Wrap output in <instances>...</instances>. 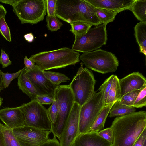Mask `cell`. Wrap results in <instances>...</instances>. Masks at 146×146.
<instances>
[{
	"mask_svg": "<svg viewBox=\"0 0 146 146\" xmlns=\"http://www.w3.org/2000/svg\"><path fill=\"white\" fill-rule=\"evenodd\" d=\"M110 127L113 135L111 146H133L146 129V112L141 111L118 116Z\"/></svg>",
	"mask_w": 146,
	"mask_h": 146,
	"instance_id": "obj_1",
	"label": "cell"
},
{
	"mask_svg": "<svg viewBox=\"0 0 146 146\" xmlns=\"http://www.w3.org/2000/svg\"><path fill=\"white\" fill-rule=\"evenodd\" d=\"M56 16L70 24L75 21L95 26L101 24L96 8L85 0H57Z\"/></svg>",
	"mask_w": 146,
	"mask_h": 146,
	"instance_id": "obj_2",
	"label": "cell"
},
{
	"mask_svg": "<svg viewBox=\"0 0 146 146\" xmlns=\"http://www.w3.org/2000/svg\"><path fill=\"white\" fill-rule=\"evenodd\" d=\"M80 56L79 52L68 47H64L52 51L39 52L31 55L29 59L44 71L75 65L80 62Z\"/></svg>",
	"mask_w": 146,
	"mask_h": 146,
	"instance_id": "obj_3",
	"label": "cell"
},
{
	"mask_svg": "<svg viewBox=\"0 0 146 146\" xmlns=\"http://www.w3.org/2000/svg\"><path fill=\"white\" fill-rule=\"evenodd\" d=\"M12 6L22 24H34L43 21L46 14V0H0Z\"/></svg>",
	"mask_w": 146,
	"mask_h": 146,
	"instance_id": "obj_4",
	"label": "cell"
},
{
	"mask_svg": "<svg viewBox=\"0 0 146 146\" xmlns=\"http://www.w3.org/2000/svg\"><path fill=\"white\" fill-rule=\"evenodd\" d=\"M81 62L76 74L69 85L73 93L75 102L81 106L96 92L94 90L96 81L92 72Z\"/></svg>",
	"mask_w": 146,
	"mask_h": 146,
	"instance_id": "obj_5",
	"label": "cell"
},
{
	"mask_svg": "<svg viewBox=\"0 0 146 146\" xmlns=\"http://www.w3.org/2000/svg\"><path fill=\"white\" fill-rule=\"evenodd\" d=\"M54 96L58 103L59 111L55 123L52 125L51 131L54 136L59 139L75 100L69 85L57 86Z\"/></svg>",
	"mask_w": 146,
	"mask_h": 146,
	"instance_id": "obj_6",
	"label": "cell"
},
{
	"mask_svg": "<svg viewBox=\"0 0 146 146\" xmlns=\"http://www.w3.org/2000/svg\"><path fill=\"white\" fill-rule=\"evenodd\" d=\"M79 59L86 68L102 74L115 72L119 65L115 54L100 49L83 53Z\"/></svg>",
	"mask_w": 146,
	"mask_h": 146,
	"instance_id": "obj_7",
	"label": "cell"
},
{
	"mask_svg": "<svg viewBox=\"0 0 146 146\" xmlns=\"http://www.w3.org/2000/svg\"><path fill=\"white\" fill-rule=\"evenodd\" d=\"M83 105L81 106L79 118V135L87 133L105 106L104 90L98 89Z\"/></svg>",
	"mask_w": 146,
	"mask_h": 146,
	"instance_id": "obj_8",
	"label": "cell"
},
{
	"mask_svg": "<svg viewBox=\"0 0 146 146\" xmlns=\"http://www.w3.org/2000/svg\"><path fill=\"white\" fill-rule=\"evenodd\" d=\"M106 25L101 24L91 28L84 35L75 36L72 49L83 53L99 49L106 45L107 40Z\"/></svg>",
	"mask_w": 146,
	"mask_h": 146,
	"instance_id": "obj_9",
	"label": "cell"
},
{
	"mask_svg": "<svg viewBox=\"0 0 146 146\" xmlns=\"http://www.w3.org/2000/svg\"><path fill=\"white\" fill-rule=\"evenodd\" d=\"M18 108L24 115L25 125L51 131L52 123L47 109L35 99L22 104Z\"/></svg>",
	"mask_w": 146,
	"mask_h": 146,
	"instance_id": "obj_10",
	"label": "cell"
},
{
	"mask_svg": "<svg viewBox=\"0 0 146 146\" xmlns=\"http://www.w3.org/2000/svg\"><path fill=\"white\" fill-rule=\"evenodd\" d=\"M12 130L21 146H38L50 139L49 135L52 133L25 125Z\"/></svg>",
	"mask_w": 146,
	"mask_h": 146,
	"instance_id": "obj_11",
	"label": "cell"
},
{
	"mask_svg": "<svg viewBox=\"0 0 146 146\" xmlns=\"http://www.w3.org/2000/svg\"><path fill=\"white\" fill-rule=\"evenodd\" d=\"M81 106L75 102L59 139L60 146H72L79 135Z\"/></svg>",
	"mask_w": 146,
	"mask_h": 146,
	"instance_id": "obj_12",
	"label": "cell"
},
{
	"mask_svg": "<svg viewBox=\"0 0 146 146\" xmlns=\"http://www.w3.org/2000/svg\"><path fill=\"white\" fill-rule=\"evenodd\" d=\"M26 75L34 87L37 95L54 97L57 86L51 82L45 76L43 71L35 64L32 70L26 72Z\"/></svg>",
	"mask_w": 146,
	"mask_h": 146,
	"instance_id": "obj_13",
	"label": "cell"
},
{
	"mask_svg": "<svg viewBox=\"0 0 146 146\" xmlns=\"http://www.w3.org/2000/svg\"><path fill=\"white\" fill-rule=\"evenodd\" d=\"M0 119L6 126L11 129L25 125L24 115L18 107L0 110Z\"/></svg>",
	"mask_w": 146,
	"mask_h": 146,
	"instance_id": "obj_14",
	"label": "cell"
},
{
	"mask_svg": "<svg viewBox=\"0 0 146 146\" xmlns=\"http://www.w3.org/2000/svg\"><path fill=\"white\" fill-rule=\"evenodd\" d=\"M121 96L131 91L141 90L146 84V80L139 72L131 73L121 79H119Z\"/></svg>",
	"mask_w": 146,
	"mask_h": 146,
	"instance_id": "obj_15",
	"label": "cell"
},
{
	"mask_svg": "<svg viewBox=\"0 0 146 146\" xmlns=\"http://www.w3.org/2000/svg\"><path fill=\"white\" fill-rule=\"evenodd\" d=\"M135 0H85L96 8L123 11L130 9Z\"/></svg>",
	"mask_w": 146,
	"mask_h": 146,
	"instance_id": "obj_16",
	"label": "cell"
},
{
	"mask_svg": "<svg viewBox=\"0 0 146 146\" xmlns=\"http://www.w3.org/2000/svg\"><path fill=\"white\" fill-rule=\"evenodd\" d=\"M98 133L92 132L79 135L72 146H111L112 143L99 136Z\"/></svg>",
	"mask_w": 146,
	"mask_h": 146,
	"instance_id": "obj_17",
	"label": "cell"
},
{
	"mask_svg": "<svg viewBox=\"0 0 146 146\" xmlns=\"http://www.w3.org/2000/svg\"><path fill=\"white\" fill-rule=\"evenodd\" d=\"M25 67L18 78L17 85L19 88L29 97L31 100L35 99L37 95L36 91L27 76Z\"/></svg>",
	"mask_w": 146,
	"mask_h": 146,
	"instance_id": "obj_18",
	"label": "cell"
},
{
	"mask_svg": "<svg viewBox=\"0 0 146 146\" xmlns=\"http://www.w3.org/2000/svg\"><path fill=\"white\" fill-rule=\"evenodd\" d=\"M134 35L140 48V52L146 55V23L141 22L134 27Z\"/></svg>",
	"mask_w": 146,
	"mask_h": 146,
	"instance_id": "obj_19",
	"label": "cell"
},
{
	"mask_svg": "<svg viewBox=\"0 0 146 146\" xmlns=\"http://www.w3.org/2000/svg\"><path fill=\"white\" fill-rule=\"evenodd\" d=\"M115 102L105 105L87 132H98L104 128L107 117Z\"/></svg>",
	"mask_w": 146,
	"mask_h": 146,
	"instance_id": "obj_20",
	"label": "cell"
},
{
	"mask_svg": "<svg viewBox=\"0 0 146 146\" xmlns=\"http://www.w3.org/2000/svg\"><path fill=\"white\" fill-rule=\"evenodd\" d=\"M130 10L140 22L146 23V0H135Z\"/></svg>",
	"mask_w": 146,
	"mask_h": 146,
	"instance_id": "obj_21",
	"label": "cell"
},
{
	"mask_svg": "<svg viewBox=\"0 0 146 146\" xmlns=\"http://www.w3.org/2000/svg\"><path fill=\"white\" fill-rule=\"evenodd\" d=\"M121 97V88L119 84V79L115 75L111 86L108 92L105 105L115 102Z\"/></svg>",
	"mask_w": 146,
	"mask_h": 146,
	"instance_id": "obj_22",
	"label": "cell"
},
{
	"mask_svg": "<svg viewBox=\"0 0 146 146\" xmlns=\"http://www.w3.org/2000/svg\"><path fill=\"white\" fill-rule=\"evenodd\" d=\"M136 109L132 106L121 104L119 100L115 102L111 107L109 117L110 118L121 116L135 112Z\"/></svg>",
	"mask_w": 146,
	"mask_h": 146,
	"instance_id": "obj_23",
	"label": "cell"
},
{
	"mask_svg": "<svg viewBox=\"0 0 146 146\" xmlns=\"http://www.w3.org/2000/svg\"><path fill=\"white\" fill-rule=\"evenodd\" d=\"M122 11L96 8V15L101 23L106 25L108 23L113 22L117 14Z\"/></svg>",
	"mask_w": 146,
	"mask_h": 146,
	"instance_id": "obj_24",
	"label": "cell"
},
{
	"mask_svg": "<svg viewBox=\"0 0 146 146\" xmlns=\"http://www.w3.org/2000/svg\"><path fill=\"white\" fill-rule=\"evenodd\" d=\"M70 30L75 35L79 36L86 33L92 26L90 24L81 21H75L71 23Z\"/></svg>",
	"mask_w": 146,
	"mask_h": 146,
	"instance_id": "obj_25",
	"label": "cell"
},
{
	"mask_svg": "<svg viewBox=\"0 0 146 146\" xmlns=\"http://www.w3.org/2000/svg\"><path fill=\"white\" fill-rule=\"evenodd\" d=\"M46 77L52 83L58 86L62 82L70 80V79L63 74L49 71H43Z\"/></svg>",
	"mask_w": 146,
	"mask_h": 146,
	"instance_id": "obj_26",
	"label": "cell"
},
{
	"mask_svg": "<svg viewBox=\"0 0 146 146\" xmlns=\"http://www.w3.org/2000/svg\"><path fill=\"white\" fill-rule=\"evenodd\" d=\"M3 132L6 146H21L14 135L12 129L3 125Z\"/></svg>",
	"mask_w": 146,
	"mask_h": 146,
	"instance_id": "obj_27",
	"label": "cell"
},
{
	"mask_svg": "<svg viewBox=\"0 0 146 146\" xmlns=\"http://www.w3.org/2000/svg\"><path fill=\"white\" fill-rule=\"evenodd\" d=\"M141 90L132 91L122 96L119 100V103L127 106L133 107Z\"/></svg>",
	"mask_w": 146,
	"mask_h": 146,
	"instance_id": "obj_28",
	"label": "cell"
},
{
	"mask_svg": "<svg viewBox=\"0 0 146 146\" xmlns=\"http://www.w3.org/2000/svg\"><path fill=\"white\" fill-rule=\"evenodd\" d=\"M46 26L48 30L52 31H56L60 29L63 25L59 19L55 16H47L46 18Z\"/></svg>",
	"mask_w": 146,
	"mask_h": 146,
	"instance_id": "obj_29",
	"label": "cell"
},
{
	"mask_svg": "<svg viewBox=\"0 0 146 146\" xmlns=\"http://www.w3.org/2000/svg\"><path fill=\"white\" fill-rule=\"evenodd\" d=\"M146 84L141 89L137 96L133 107L136 108L146 106Z\"/></svg>",
	"mask_w": 146,
	"mask_h": 146,
	"instance_id": "obj_30",
	"label": "cell"
},
{
	"mask_svg": "<svg viewBox=\"0 0 146 146\" xmlns=\"http://www.w3.org/2000/svg\"><path fill=\"white\" fill-rule=\"evenodd\" d=\"M47 111L49 117L52 125L54 124L56 122L59 111L58 104L56 100L47 109Z\"/></svg>",
	"mask_w": 146,
	"mask_h": 146,
	"instance_id": "obj_31",
	"label": "cell"
},
{
	"mask_svg": "<svg viewBox=\"0 0 146 146\" xmlns=\"http://www.w3.org/2000/svg\"><path fill=\"white\" fill-rule=\"evenodd\" d=\"M21 70L22 69H20L17 72L13 73H9L8 72L6 73H4L1 71V74L4 88H7L12 80L19 76Z\"/></svg>",
	"mask_w": 146,
	"mask_h": 146,
	"instance_id": "obj_32",
	"label": "cell"
},
{
	"mask_svg": "<svg viewBox=\"0 0 146 146\" xmlns=\"http://www.w3.org/2000/svg\"><path fill=\"white\" fill-rule=\"evenodd\" d=\"M5 17L0 19V32L3 37L7 41H11L10 29L6 22Z\"/></svg>",
	"mask_w": 146,
	"mask_h": 146,
	"instance_id": "obj_33",
	"label": "cell"
},
{
	"mask_svg": "<svg viewBox=\"0 0 146 146\" xmlns=\"http://www.w3.org/2000/svg\"><path fill=\"white\" fill-rule=\"evenodd\" d=\"M115 75H112L106 79L99 89L104 88V101L105 105L108 92L112 85Z\"/></svg>",
	"mask_w": 146,
	"mask_h": 146,
	"instance_id": "obj_34",
	"label": "cell"
},
{
	"mask_svg": "<svg viewBox=\"0 0 146 146\" xmlns=\"http://www.w3.org/2000/svg\"><path fill=\"white\" fill-rule=\"evenodd\" d=\"M98 135L109 142L112 143L113 141V131L111 127L106 128L99 131Z\"/></svg>",
	"mask_w": 146,
	"mask_h": 146,
	"instance_id": "obj_35",
	"label": "cell"
},
{
	"mask_svg": "<svg viewBox=\"0 0 146 146\" xmlns=\"http://www.w3.org/2000/svg\"><path fill=\"white\" fill-rule=\"evenodd\" d=\"M46 11L48 16H56L57 0H46Z\"/></svg>",
	"mask_w": 146,
	"mask_h": 146,
	"instance_id": "obj_36",
	"label": "cell"
},
{
	"mask_svg": "<svg viewBox=\"0 0 146 146\" xmlns=\"http://www.w3.org/2000/svg\"><path fill=\"white\" fill-rule=\"evenodd\" d=\"M35 99L42 105L52 104L55 100L54 97L45 95H37Z\"/></svg>",
	"mask_w": 146,
	"mask_h": 146,
	"instance_id": "obj_37",
	"label": "cell"
},
{
	"mask_svg": "<svg viewBox=\"0 0 146 146\" xmlns=\"http://www.w3.org/2000/svg\"><path fill=\"white\" fill-rule=\"evenodd\" d=\"M0 64L2 65L3 68L7 67L12 64V62L9 60L8 54L2 49L1 50Z\"/></svg>",
	"mask_w": 146,
	"mask_h": 146,
	"instance_id": "obj_38",
	"label": "cell"
},
{
	"mask_svg": "<svg viewBox=\"0 0 146 146\" xmlns=\"http://www.w3.org/2000/svg\"><path fill=\"white\" fill-rule=\"evenodd\" d=\"M146 141V129H145L137 139L133 146H143Z\"/></svg>",
	"mask_w": 146,
	"mask_h": 146,
	"instance_id": "obj_39",
	"label": "cell"
},
{
	"mask_svg": "<svg viewBox=\"0 0 146 146\" xmlns=\"http://www.w3.org/2000/svg\"><path fill=\"white\" fill-rule=\"evenodd\" d=\"M38 146H60V145L59 141L57 139V137L54 136L52 139H50Z\"/></svg>",
	"mask_w": 146,
	"mask_h": 146,
	"instance_id": "obj_40",
	"label": "cell"
},
{
	"mask_svg": "<svg viewBox=\"0 0 146 146\" xmlns=\"http://www.w3.org/2000/svg\"><path fill=\"white\" fill-rule=\"evenodd\" d=\"M35 63L33 61L27 58L26 56L24 58V64L25 66L26 72L32 69L35 66Z\"/></svg>",
	"mask_w": 146,
	"mask_h": 146,
	"instance_id": "obj_41",
	"label": "cell"
},
{
	"mask_svg": "<svg viewBox=\"0 0 146 146\" xmlns=\"http://www.w3.org/2000/svg\"><path fill=\"white\" fill-rule=\"evenodd\" d=\"M3 125L0 122V146H6L3 132Z\"/></svg>",
	"mask_w": 146,
	"mask_h": 146,
	"instance_id": "obj_42",
	"label": "cell"
},
{
	"mask_svg": "<svg viewBox=\"0 0 146 146\" xmlns=\"http://www.w3.org/2000/svg\"><path fill=\"white\" fill-rule=\"evenodd\" d=\"M25 39L29 42H32L34 39L33 35L32 33H29L25 34L24 36Z\"/></svg>",
	"mask_w": 146,
	"mask_h": 146,
	"instance_id": "obj_43",
	"label": "cell"
},
{
	"mask_svg": "<svg viewBox=\"0 0 146 146\" xmlns=\"http://www.w3.org/2000/svg\"><path fill=\"white\" fill-rule=\"evenodd\" d=\"M7 13L5 9L2 5L0 4V19L2 17H5Z\"/></svg>",
	"mask_w": 146,
	"mask_h": 146,
	"instance_id": "obj_44",
	"label": "cell"
},
{
	"mask_svg": "<svg viewBox=\"0 0 146 146\" xmlns=\"http://www.w3.org/2000/svg\"><path fill=\"white\" fill-rule=\"evenodd\" d=\"M1 70L0 69V92L2 90H3L4 88L2 80V78L1 74Z\"/></svg>",
	"mask_w": 146,
	"mask_h": 146,
	"instance_id": "obj_45",
	"label": "cell"
},
{
	"mask_svg": "<svg viewBox=\"0 0 146 146\" xmlns=\"http://www.w3.org/2000/svg\"><path fill=\"white\" fill-rule=\"evenodd\" d=\"M3 100V98L0 96V106H1L2 104V101Z\"/></svg>",
	"mask_w": 146,
	"mask_h": 146,
	"instance_id": "obj_46",
	"label": "cell"
},
{
	"mask_svg": "<svg viewBox=\"0 0 146 146\" xmlns=\"http://www.w3.org/2000/svg\"><path fill=\"white\" fill-rule=\"evenodd\" d=\"M143 146H146V141L145 142Z\"/></svg>",
	"mask_w": 146,
	"mask_h": 146,
	"instance_id": "obj_47",
	"label": "cell"
},
{
	"mask_svg": "<svg viewBox=\"0 0 146 146\" xmlns=\"http://www.w3.org/2000/svg\"><path fill=\"white\" fill-rule=\"evenodd\" d=\"M1 106H0V107H1Z\"/></svg>",
	"mask_w": 146,
	"mask_h": 146,
	"instance_id": "obj_48",
	"label": "cell"
}]
</instances>
